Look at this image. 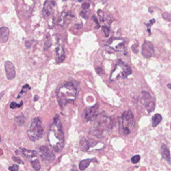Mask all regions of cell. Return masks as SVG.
<instances>
[{
	"label": "cell",
	"mask_w": 171,
	"mask_h": 171,
	"mask_svg": "<svg viewBox=\"0 0 171 171\" xmlns=\"http://www.w3.org/2000/svg\"><path fill=\"white\" fill-rule=\"evenodd\" d=\"M97 14L98 15L99 19L101 20V22H103L105 21V15H104V13L103 12L102 10H98L97 11Z\"/></svg>",
	"instance_id": "cb8c5ba5"
},
{
	"label": "cell",
	"mask_w": 171,
	"mask_h": 171,
	"mask_svg": "<svg viewBox=\"0 0 171 171\" xmlns=\"http://www.w3.org/2000/svg\"><path fill=\"white\" fill-rule=\"evenodd\" d=\"M93 19L94 22H95V23L97 25V26H98V27H100V26H99V23H98V20H97V18L95 17V16H93Z\"/></svg>",
	"instance_id": "d590c367"
},
{
	"label": "cell",
	"mask_w": 171,
	"mask_h": 171,
	"mask_svg": "<svg viewBox=\"0 0 171 171\" xmlns=\"http://www.w3.org/2000/svg\"><path fill=\"white\" fill-rule=\"evenodd\" d=\"M67 16L66 14L65 13H63L62 15H61V17L60 19H59V21H58V24L60 26H63L64 23V18Z\"/></svg>",
	"instance_id": "484cf974"
},
{
	"label": "cell",
	"mask_w": 171,
	"mask_h": 171,
	"mask_svg": "<svg viewBox=\"0 0 171 171\" xmlns=\"http://www.w3.org/2000/svg\"><path fill=\"white\" fill-rule=\"evenodd\" d=\"M0 33H1V39H0L1 42L6 43L9 38V29L6 27H2L0 29Z\"/></svg>",
	"instance_id": "4fadbf2b"
},
{
	"label": "cell",
	"mask_w": 171,
	"mask_h": 171,
	"mask_svg": "<svg viewBox=\"0 0 171 171\" xmlns=\"http://www.w3.org/2000/svg\"><path fill=\"white\" fill-rule=\"evenodd\" d=\"M142 101L143 105L148 113H152L155 108V101L150 94L146 91L142 92Z\"/></svg>",
	"instance_id": "8992f818"
},
{
	"label": "cell",
	"mask_w": 171,
	"mask_h": 171,
	"mask_svg": "<svg viewBox=\"0 0 171 171\" xmlns=\"http://www.w3.org/2000/svg\"><path fill=\"white\" fill-rule=\"evenodd\" d=\"M150 22V23L149 24H146V25L148 27V33H149V34L150 35V33H151V32H150V27L152 26V25L154 23H155L156 20H155V19H153L151 20Z\"/></svg>",
	"instance_id": "1f68e13d"
},
{
	"label": "cell",
	"mask_w": 171,
	"mask_h": 171,
	"mask_svg": "<svg viewBox=\"0 0 171 171\" xmlns=\"http://www.w3.org/2000/svg\"><path fill=\"white\" fill-rule=\"evenodd\" d=\"M99 105L96 104L93 107L86 108L83 113L84 118L88 122H91L94 120L97 116V113L98 112Z\"/></svg>",
	"instance_id": "52a82bcc"
},
{
	"label": "cell",
	"mask_w": 171,
	"mask_h": 171,
	"mask_svg": "<svg viewBox=\"0 0 171 171\" xmlns=\"http://www.w3.org/2000/svg\"><path fill=\"white\" fill-rule=\"evenodd\" d=\"M155 50L154 46L150 42L144 41L142 47V54L144 58H150L153 56Z\"/></svg>",
	"instance_id": "9c48e42d"
},
{
	"label": "cell",
	"mask_w": 171,
	"mask_h": 171,
	"mask_svg": "<svg viewBox=\"0 0 171 171\" xmlns=\"http://www.w3.org/2000/svg\"><path fill=\"white\" fill-rule=\"evenodd\" d=\"M32 166L33 168L36 171H38L41 168V165H40V162L39 161V160L37 159L33 160L31 162Z\"/></svg>",
	"instance_id": "44dd1931"
},
{
	"label": "cell",
	"mask_w": 171,
	"mask_h": 171,
	"mask_svg": "<svg viewBox=\"0 0 171 171\" xmlns=\"http://www.w3.org/2000/svg\"><path fill=\"white\" fill-rule=\"evenodd\" d=\"M122 125L123 133L125 135L130 133L135 125V121L133 114L131 111H126L122 114Z\"/></svg>",
	"instance_id": "5b68a950"
},
{
	"label": "cell",
	"mask_w": 171,
	"mask_h": 171,
	"mask_svg": "<svg viewBox=\"0 0 171 171\" xmlns=\"http://www.w3.org/2000/svg\"><path fill=\"white\" fill-rule=\"evenodd\" d=\"M31 45H32V43H30V41H26L25 43V45L27 48H30L31 46Z\"/></svg>",
	"instance_id": "8d00e7d4"
},
{
	"label": "cell",
	"mask_w": 171,
	"mask_h": 171,
	"mask_svg": "<svg viewBox=\"0 0 171 171\" xmlns=\"http://www.w3.org/2000/svg\"><path fill=\"white\" fill-rule=\"evenodd\" d=\"M5 68L7 78L9 80H12L15 77L16 71L15 66L10 61H6L5 63Z\"/></svg>",
	"instance_id": "30bf717a"
},
{
	"label": "cell",
	"mask_w": 171,
	"mask_h": 171,
	"mask_svg": "<svg viewBox=\"0 0 171 171\" xmlns=\"http://www.w3.org/2000/svg\"><path fill=\"white\" fill-rule=\"evenodd\" d=\"M12 159H13V160L15 162H17L18 163L21 164V163H23V162L21 161V159H20V158L13 156V157H12Z\"/></svg>",
	"instance_id": "836d02e7"
},
{
	"label": "cell",
	"mask_w": 171,
	"mask_h": 171,
	"mask_svg": "<svg viewBox=\"0 0 171 171\" xmlns=\"http://www.w3.org/2000/svg\"><path fill=\"white\" fill-rule=\"evenodd\" d=\"M132 1H133V0H132Z\"/></svg>",
	"instance_id": "7bdbcfd3"
},
{
	"label": "cell",
	"mask_w": 171,
	"mask_h": 171,
	"mask_svg": "<svg viewBox=\"0 0 171 171\" xmlns=\"http://www.w3.org/2000/svg\"><path fill=\"white\" fill-rule=\"evenodd\" d=\"M79 146L81 150L83 152H87L90 148V145L88 141L85 138H82L80 140Z\"/></svg>",
	"instance_id": "2e32d148"
},
{
	"label": "cell",
	"mask_w": 171,
	"mask_h": 171,
	"mask_svg": "<svg viewBox=\"0 0 171 171\" xmlns=\"http://www.w3.org/2000/svg\"><path fill=\"white\" fill-rule=\"evenodd\" d=\"M107 1H108V0H101L102 3H103V4H105V3L107 2Z\"/></svg>",
	"instance_id": "ab89813d"
},
{
	"label": "cell",
	"mask_w": 171,
	"mask_h": 171,
	"mask_svg": "<svg viewBox=\"0 0 171 171\" xmlns=\"http://www.w3.org/2000/svg\"><path fill=\"white\" fill-rule=\"evenodd\" d=\"M87 14H88V11H86L85 10H84L80 12V15L84 19H87L88 18Z\"/></svg>",
	"instance_id": "d6a6232c"
},
{
	"label": "cell",
	"mask_w": 171,
	"mask_h": 171,
	"mask_svg": "<svg viewBox=\"0 0 171 171\" xmlns=\"http://www.w3.org/2000/svg\"><path fill=\"white\" fill-rule=\"evenodd\" d=\"M162 120V117L159 114H156L152 117V127H156Z\"/></svg>",
	"instance_id": "ac0fdd59"
},
{
	"label": "cell",
	"mask_w": 171,
	"mask_h": 171,
	"mask_svg": "<svg viewBox=\"0 0 171 171\" xmlns=\"http://www.w3.org/2000/svg\"><path fill=\"white\" fill-rule=\"evenodd\" d=\"M92 162H96L97 159H96L95 158H93L82 160L79 165V168L80 171H83L85 170L88 167V166L90 165V163Z\"/></svg>",
	"instance_id": "9a60e30c"
},
{
	"label": "cell",
	"mask_w": 171,
	"mask_h": 171,
	"mask_svg": "<svg viewBox=\"0 0 171 171\" xmlns=\"http://www.w3.org/2000/svg\"><path fill=\"white\" fill-rule=\"evenodd\" d=\"M23 156L28 158H32L37 156V152L35 151L28 150L26 149H22Z\"/></svg>",
	"instance_id": "e0dca14e"
},
{
	"label": "cell",
	"mask_w": 171,
	"mask_h": 171,
	"mask_svg": "<svg viewBox=\"0 0 171 171\" xmlns=\"http://www.w3.org/2000/svg\"><path fill=\"white\" fill-rule=\"evenodd\" d=\"M102 30H103V32L105 35V36L106 37H108L109 35V33H110V29L107 26H103L102 27Z\"/></svg>",
	"instance_id": "603a6c76"
},
{
	"label": "cell",
	"mask_w": 171,
	"mask_h": 171,
	"mask_svg": "<svg viewBox=\"0 0 171 171\" xmlns=\"http://www.w3.org/2000/svg\"><path fill=\"white\" fill-rule=\"evenodd\" d=\"M65 58L64 49L61 44H58L55 48V59L57 64H60Z\"/></svg>",
	"instance_id": "8fae6325"
},
{
	"label": "cell",
	"mask_w": 171,
	"mask_h": 171,
	"mask_svg": "<svg viewBox=\"0 0 171 171\" xmlns=\"http://www.w3.org/2000/svg\"><path fill=\"white\" fill-rule=\"evenodd\" d=\"M44 134V129L42 123L39 118L33 119L31 123L29 129L27 131V134L29 139L32 141L40 139Z\"/></svg>",
	"instance_id": "277c9868"
},
{
	"label": "cell",
	"mask_w": 171,
	"mask_h": 171,
	"mask_svg": "<svg viewBox=\"0 0 171 171\" xmlns=\"http://www.w3.org/2000/svg\"><path fill=\"white\" fill-rule=\"evenodd\" d=\"M168 88L171 90V84H169L167 85Z\"/></svg>",
	"instance_id": "60d3db41"
},
{
	"label": "cell",
	"mask_w": 171,
	"mask_h": 171,
	"mask_svg": "<svg viewBox=\"0 0 171 171\" xmlns=\"http://www.w3.org/2000/svg\"><path fill=\"white\" fill-rule=\"evenodd\" d=\"M163 17L165 20L171 22V14H170L164 12L163 13Z\"/></svg>",
	"instance_id": "83f0119b"
},
{
	"label": "cell",
	"mask_w": 171,
	"mask_h": 171,
	"mask_svg": "<svg viewBox=\"0 0 171 171\" xmlns=\"http://www.w3.org/2000/svg\"><path fill=\"white\" fill-rule=\"evenodd\" d=\"M8 169L10 171H19V166L16 164H14L13 165L10 166Z\"/></svg>",
	"instance_id": "f1b7e54d"
},
{
	"label": "cell",
	"mask_w": 171,
	"mask_h": 171,
	"mask_svg": "<svg viewBox=\"0 0 171 171\" xmlns=\"http://www.w3.org/2000/svg\"><path fill=\"white\" fill-rule=\"evenodd\" d=\"M161 153H162V157L163 159H165L169 164H171L170 152L169 149L168 148L166 145L164 144H163L161 146Z\"/></svg>",
	"instance_id": "7c38bea8"
},
{
	"label": "cell",
	"mask_w": 171,
	"mask_h": 171,
	"mask_svg": "<svg viewBox=\"0 0 171 171\" xmlns=\"http://www.w3.org/2000/svg\"><path fill=\"white\" fill-rule=\"evenodd\" d=\"M82 27V24L81 25H80V24H76L75 25V28L76 29L81 28Z\"/></svg>",
	"instance_id": "74e56055"
},
{
	"label": "cell",
	"mask_w": 171,
	"mask_h": 171,
	"mask_svg": "<svg viewBox=\"0 0 171 171\" xmlns=\"http://www.w3.org/2000/svg\"><path fill=\"white\" fill-rule=\"evenodd\" d=\"M22 101H21V103H17L15 102H12L10 105V108L12 109H17L21 107V106L22 105Z\"/></svg>",
	"instance_id": "7402d4cb"
},
{
	"label": "cell",
	"mask_w": 171,
	"mask_h": 171,
	"mask_svg": "<svg viewBox=\"0 0 171 171\" xmlns=\"http://www.w3.org/2000/svg\"><path fill=\"white\" fill-rule=\"evenodd\" d=\"M52 4L49 1H46L44 3L43 9V16L44 18H47L49 16L52 11Z\"/></svg>",
	"instance_id": "5bb4252c"
},
{
	"label": "cell",
	"mask_w": 171,
	"mask_h": 171,
	"mask_svg": "<svg viewBox=\"0 0 171 171\" xmlns=\"http://www.w3.org/2000/svg\"><path fill=\"white\" fill-rule=\"evenodd\" d=\"M140 159H141L140 156L139 155H136L131 158V161L133 163L137 164L140 161Z\"/></svg>",
	"instance_id": "d4e9b609"
},
{
	"label": "cell",
	"mask_w": 171,
	"mask_h": 171,
	"mask_svg": "<svg viewBox=\"0 0 171 171\" xmlns=\"http://www.w3.org/2000/svg\"><path fill=\"white\" fill-rule=\"evenodd\" d=\"M30 89V86H29L28 85H26L25 86H24L23 87V88L22 89V90H21V92L20 93V95H21V94H24L25 93L27 92Z\"/></svg>",
	"instance_id": "4316f807"
},
{
	"label": "cell",
	"mask_w": 171,
	"mask_h": 171,
	"mask_svg": "<svg viewBox=\"0 0 171 171\" xmlns=\"http://www.w3.org/2000/svg\"><path fill=\"white\" fill-rule=\"evenodd\" d=\"M77 88L75 84L72 82H65L57 89L56 96L60 106L63 108L70 102L76 99Z\"/></svg>",
	"instance_id": "7a4b0ae2"
},
{
	"label": "cell",
	"mask_w": 171,
	"mask_h": 171,
	"mask_svg": "<svg viewBox=\"0 0 171 171\" xmlns=\"http://www.w3.org/2000/svg\"><path fill=\"white\" fill-rule=\"evenodd\" d=\"M138 47H139V45L138 44H133L131 46V49H132V51L133 52V53H137L139 52V50H138Z\"/></svg>",
	"instance_id": "f546056e"
},
{
	"label": "cell",
	"mask_w": 171,
	"mask_h": 171,
	"mask_svg": "<svg viewBox=\"0 0 171 171\" xmlns=\"http://www.w3.org/2000/svg\"><path fill=\"white\" fill-rule=\"evenodd\" d=\"M90 5L89 3L87 2H85L83 3L81 5V8L83 10H86L90 8Z\"/></svg>",
	"instance_id": "4dcf8cb0"
},
{
	"label": "cell",
	"mask_w": 171,
	"mask_h": 171,
	"mask_svg": "<svg viewBox=\"0 0 171 171\" xmlns=\"http://www.w3.org/2000/svg\"><path fill=\"white\" fill-rule=\"evenodd\" d=\"M51 43L50 40H47V41L45 43V47H46V48H48L51 46Z\"/></svg>",
	"instance_id": "e575fe53"
},
{
	"label": "cell",
	"mask_w": 171,
	"mask_h": 171,
	"mask_svg": "<svg viewBox=\"0 0 171 171\" xmlns=\"http://www.w3.org/2000/svg\"><path fill=\"white\" fill-rule=\"evenodd\" d=\"M39 152L41 158L45 162L51 163L55 159V155L46 146H42L40 147Z\"/></svg>",
	"instance_id": "ba28073f"
},
{
	"label": "cell",
	"mask_w": 171,
	"mask_h": 171,
	"mask_svg": "<svg viewBox=\"0 0 171 171\" xmlns=\"http://www.w3.org/2000/svg\"><path fill=\"white\" fill-rule=\"evenodd\" d=\"M16 123L19 126H22L23 125L25 124V118L24 116H21L19 117H16L15 118Z\"/></svg>",
	"instance_id": "ffe728a7"
},
{
	"label": "cell",
	"mask_w": 171,
	"mask_h": 171,
	"mask_svg": "<svg viewBox=\"0 0 171 171\" xmlns=\"http://www.w3.org/2000/svg\"><path fill=\"white\" fill-rule=\"evenodd\" d=\"M50 147L56 152H60L64 146L65 139L61 121L58 115L54 118L48 135Z\"/></svg>",
	"instance_id": "6da1fadb"
},
{
	"label": "cell",
	"mask_w": 171,
	"mask_h": 171,
	"mask_svg": "<svg viewBox=\"0 0 171 171\" xmlns=\"http://www.w3.org/2000/svg\"><path fill=\"white\" fill-rule=\"evenodd\" d=\"M71 171H78L77 169H76V167L75 166H73V168L71 169Z\"/></svg>",
	"instance_id": "f35d334b"
},
{
	"label": "cell",
	"mask_w": 171,
	"mask_h": 171,
	"mask_svg": "<svg viewBox=\"0 0 171 171\" xmlns=\"http://www.w3.org/2000/svg\"><path fill=\"white\" fill-rule=\"evenodd\" d=\"M113 123L111 119L105 113L97 115L95 123L91 130V134L98 138L103 137L112 130Z\"/></svg>",
	"instance_id": "3957f363"
},
{
	"label": "cell",
	"mask_w": 171,
	"mask_h": 171,
	"mask_svg": "<svg viewBox=\"0 0 171 171\" xmlns=\"http://www.w3.org/2000/svg\"><path fill=\"white\" fill-rule=\"evenodd\" d=\"M123 71L122 72V76L123 78H127L128 76L131 75L132 73L131 69L129 67V66L126 65L125 64L123 63Z\"/></svg>",
	"instance_id": "d6986e66"
},
{
	"label": "cell",
	"mask_w": 171,
	"mask_h": 171,
	"mask_svg": "<svg viewBox=\"0 0 171 171\" xmlns=\"http://www.w3.org/2000/svg\"></svg>",
	"instance_id": "b9f144b4"
}]
</instances>
